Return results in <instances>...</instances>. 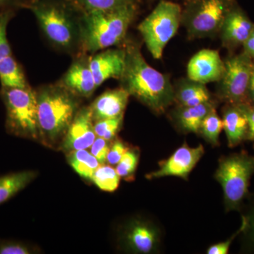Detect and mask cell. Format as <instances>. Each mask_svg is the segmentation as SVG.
Instances as JSON below:
<instances>
[{"instance_id": "cell-40", "label": "cell", "mask_w": 254, "mask_h": 254, "mask_svg": "<svg viewBox=\"0 0 254 254\" xmlns=\"http://www.w3.org/2000/svg\"><path fill=\"white\" fill-rule=\"evenodd\" d=\"M186 1H188V0H186Z\"/></svg>"}, {"instance_id": "cell-27", "label": "cell", "mask_w": 254, "mask_h": 254, "mask_svg": "<svg viewBox=\"0 0 254 254\" xmlns=\"http://www.w3.org/2000/svg\"><path fill=\"white\" fill-rule=\"evenodd\" d=\"M138 160L139 153L138 150L128 148L115 168L119 176L128 182L134 180Z\"/></svg>"}, {"instance_id": "cell-26", "label": "cell", "mask_w": 254, "mask_h": 254, "mask_svg": "<svg viewBox=\"0 0 254 254\" xmlns=\"http://www.w3.org/2000/svg\"><path fill=\"white\" fill-rule=\"evenodd\" d=\"M81 12L116 9L135 4L136 0H71Z\"/></svg>"}, {"instance_id": "cell-12", "label": "cell", "mask_w": 254, "mask_h": 254, "mask_svg": "<svg viewBox=\"0 0 254 254\" xmlns=\"http://www.w3.org/2000/svg\"><path fill=\"white\" fill-rule=\"evenodd\" d=\"M225 63L218 50L203 49L193 55L187 64V77L206 85L221 79Z\"/></svg>"}, {"instance_id": "cell-37", "label": "cell", "mask_w": 254, "mask_h": 254, "mask_svg": "<svg viewBox=\"0 0 254 254\" xmlns=\"http://www.w3.org/2000/svg\"><path fill=\"white\" fill-rule=\"evenodd\" d=\"M19 9L18 0H0V12L6 10Z\"/></svg>"}, {"instance_id": "cell-31", "label": "cell", "mask_w": 254, "mask_h": 254, "mask_svg": "<svg viewBox=\"0 0 254 254\" xmlns=\"http://www.w3.org/2000/svg\"><path fill=\"white\" fill-rule=\"evenodd\" d=\"M101 137H96L93 144L90 147V152L101 165H104L107 161V157L110 148V143Z\"/></svg>"}, {"instance_id": "cell-3", "label": "cell", "mask_w": 254, "mask_h": 254, "mask_svg": "<svg viewBox=\"0 0 254 254\" xmlns=\"http://www.w3.org/2000/svg\"><path fill=\"white\" fill-rule=\"evenodd\" d=\"M35 91L40 138L45 144H55L66 134L81 108V98L58 82L44 85Z\"/></svg>"}, {"instance_id": "cell-5", "label": "cell", "mask_w": 254, "mask_h": 254, "mask_svg": "<svg viewBox=\"0 0 254 254\" xmlns=\"http://www.w3.org/2000/svg\"><path fill=\"white\" fill-rule=\"evenodd\" d=\"M0 97L6 109V131L23 138H40L36 91L31 86L1 87Z\"/></svg>"}, {"instance_id": "cell-34", "label": "cell", "mask_w": 254, "mask_h": 254, "mask_svg": "<svg viewBox=\"0 0 254 254\" xmlns=\"http://www.w3.org/2000/svg\"><path fill=\"white\" fill-rule=\"evenodd\" d=\"M246 225L242 234L245 235L247 245L254 250V202L247 215H243Z\"/></svg>"}, {"instance_id": "cell-36", "label": "cell", "mask_w": 254, "mask_h": 254, "mask_svg": "<svg viewBox=\"0 0 254 254\" xmlns=\"http://www.w3.org/2000/svg\"><path fill=\"white\" fill-rule=\"evenodd\" d=\"M244 53H246L254 61V27L250 36L243 45Z\"/></svg>"}, {"instance_id": "cell-32", "label": "cell", "mask_w": 254, "mask_h": 254, "mask_svg": "<svg viewBox=\"0 0 254 254\" xmlns=\"http://www.w3.org/2000/svg\"><path fill=\"white\" fill-rule=\"evenodd\" d=\"M245 221L243 218H242V224L239 230H237L235 234L232 235V236L230 237L228 240L225 241V242H220V243L215 244L210 246V247L207 250L206 253L208 254H228L229 250H230V246L232 245V242L239 235L242 233L245 228Z\"/></svg>"}, {"instance_id": "cell-33", "label": "cell", "mask_w": 254, "mask_h": 254, "mask_svg": "<svg viewBox=\"0 0 254 254\" xmlns=\"http://www.w3.org/2000/svg\"><path fill=\"white\" fill-rule=\"evenodd\" d=\"M128 149V147L123 141L120 139H115L110 145L109 153L107 157V162L112 166L118 165Z\"/></svg>"}, {"instance_id": "cell-39", "label": "cell", "mask_w": 254, "mask_h": 254, "mask_svg": "<svg viewBox=\"0 0 254 254\" xmlns=\"http://www.w3.org/2000/svg\"><path fill=\"white\" fill-rule=\"evenodd\" d=\"M38 0H18V8H27V6Z\"/></svg>"}, {"instance_id": "cell-35", "label": "cell", "mask_w": 254, "mask_h": 254, "mask_svg": "<svg viewBox=\"0 0 254 254\" xmlns=\"http://www.w3.org/2000/svg\"><path fill=\"white\" fill-rule=\"evenodd\" d=\"M245 111L248 121V135L247 140L254 142V106L249 104L241 105Z\"/></svg>"}, {"instance_id": "cell-15", "label": "cell", "mask_w": 254, "mask_h": 254, "mask_svg": "<svg viewBox=\"0 0 254 254\" xmlns=\"http://www.w3.org/2000/svg\"><path fill=\"white\" fill-rule=\"evenodd\" d=\"M254 27V23L250 17L238 5H235L227 15L219 32L222 46L230 50L243 46Z\"/></svg>"}, {"instance_id": "cell-7", "label": "cell", "mask_w": 254, "mask_h": 254, "mask_svg": "<svg viewBox=\"0 0 254 254\" xmlns=\"http://www.w3.org/2000/svg\"><path fill=\"white\" fill-rule=\"evenodd\" d=\"M182 11L177 3L162 0L138 25V31L154 59H161L165 47L176 35L181 25Z\"/></svg>"}, {"instance_id": "cell-20", "label": "cell", "mask_w": 254, "mask_h": 254, "mask_svg": "<svg viewBox=\"0 0 254 254\" xmlns=\"http://www.w3.org/2000/svg\"><path fill=\"white\" fill-rule=\"evenodd\" d=\"M215 108V103L213 100L195 106H177L173 117L177 126L182 131L186 133H198L203 119Z\"/></svg>"}, {"instance_id": "cell-11", "label": "cell", "mask_w": 254, "mask_h": 254, "mask_svg": "<svg viewBox=\"0 0 254 254\" xmlns=\"http://www.w3.org/2000/svg\"><path fill=\"white\" fill-rule=\"evenodd\" d=\"M58 82L78 98H90L97 89L90 66V55L80 53L73 57L67 71Z\"/></svg>"}, {"instance_id": "cell-2", "label": "cell", "mask_w": 254, "mask_h": 254, "mask_svg": "<svg viewBox=\"0 0 254 254\" xmlns=\"http://www.w3.org/2000/svg\"><path fill=\"white\" fill-rule=\"evenodd\" d=\"M26 9L55 49L73 57L82 53V12L71 0H38Z\"/></svg>"}, {"instance_id": "cell-10", "label": "cell", "mask_w": 254, "mask_h": 254, "mask_svg": "<svg viewBox=\"0 0 254 254\" xmlns=\"http://www.w3.org/2000/svg\"><path fill=\"white\" fill-rule=\"evenodd\" d=\"M204 154L202 145L190 147L184 143L166 160L159 164L160 168L146 175L148 180H155L165 177H177L187 180L200 158Z\"/></svg>"}, {"instance_id": "cell-30", "label": "cell", "mask_w": 254, "mask_h": 254, "mask_svg": "<svg viewBox=\"0 0 254 254\" xmlns=\"http://www.w3.org/2000/svg\"><path fill=\"white\" fill-rule=\"evenodd\" d=\"M33 250L30 246L14 240H0V254H29Z\"/></svg>"}, {"instance_id": "cell-25", "label": "cell", "mask_w": 254, "mask_h": 254, "mask_svg": "<svg viewBox=\"0 0 254 254\" xmlns=\"http://www.w3.org/2000/svg\"><path fill=\"white\" fill-rule=\"evenodd\" d=\"M120 179L121 177L119 176L116 169L112 165H101L95 172L91 181L100 190L113 192L118 190Z\"/></svg>"}, {"instance_id": "cell-17", "label": "cell", "mask_w": 254, "mask_h": 254, "mask_svg": "<svg viewBox=\"0 0 254 254\" xmlns=\"http://www.w3.org/2000/svg\"><path fill=\"white\" fill-rule=\"evenodd\" d=\"M125 242L132 252L139 254L153 253L160 242L158 229L146 222H131L125 232Z\"/></svg>"}, {"instance_id": "cell-24", "label": "cell", "mask_w": 254, "mask_h": 254, "mask_svg": "<svg viewBox=\"0 0 254 254\" xmlns=\"http://www.w3.org/2000/svg\"><path fill=\"white\" fill-rule=\"evenodd\" d=\"M222 130L223 123L222 118L219 117L215 108L203 119L200 124L198 133L203 136L205 141L215 146L219 144V137Z\"/></svg>"}, {"instance_id": "cell-4", "label": "cell", "mask_w": 254, "mask_h": 254, "mask_svg": "<svg viewBox=\"0 0 254 254\" xmlns=\"http://www.w3.org/2000/svg\"><path fill=\"white\" fill-rule=\"evenodd\" d=\"M137 14V5L82 12L81 52L93 55L123 44Z\"/></svg>"}, {"instance_id": "cell-21", "label": "cell", "mask_w": 254, "mask_h": 254, "mask_svg": "<svg viewBox=\"0 0 254 254\" xmlns=\"http://www.w3.org/2000/svg\"><path fill=\"white\" fill-rule=\"evenodd\" d=\"M37 176L34 171L16 172L0 176V205L11 199Z\"/></svg>"}, {"instance_id": "cell-1", "label": "cell", "mask_w": 254, "mask_h": 254, "mask_svg": "<svg viewBox=\"0 0 254 254\" xmlns=\"http://www.w3.org/2000/svg\"><path fill=\"white\" fill-rule=\"evenodd\" d=\"M125 68L120 86L152 112L161 115L174 103V86L168 75L152 67L145 61L141 48L135 42L125 39Z\"/></svg>"}, {"instance_id": "cell-22", "label": "cell", "mask_w": 254, "mask_h": 254, "mask_svg": "<svg viewBox=\"0 0 254 254\" xmlns=\"http://www.w3.org/2000/svg\"><path fill=\"white\" fill-rule=\"evenodd\" d=\"M0 83L6 88H27L28 83L22 66L14 55L0 62Z\"/></svg>"}, {"instance_id": "cell-14", "label": "cell", "mask_w": 254, "mask_h": 254, "mask_svg": "<svg viewBox=\"0 0 254 254\" xmlns=\"http://www.w3.org/2000/svg\"><path fill=\"white\" fill-rule=\"evenodd\" d=\"M125 64L123 46L108 48L90 55V66L97 88L110 78L120 80Z\"/></svg>"}, {"instance_id": "cell-19", "label": "cell", "mask_w": 254, "mask_h": 254, "mask_svg": "<svg viewBox=\"0 0 254 254\" xmlns=\"http://www.w3.org/2000/svg\"><path fill=\"white\" fill-rule=\"evenodd\" d=\"M174 103L177 106L190 107L212 100L211 95L205 84L188 77L182 78L174 86Z\"/></svg>"}, {"instance_id": "cell-13", "label": "cell", "mask_w": 254, "mask_h": 254, "mask_svg": "<svg viewBox=\"0 0 254 254\" xmlns=\"http://www.w3.org/2000/svg\"><path fill=\"white\" fill-rule=\"evenodd\" d=\"M96 137L90 107H81L64 136L62 148L68 153L88 149Z\"/></svg>"}, {"instance_id": "cell-6", "label": "cell", "mask_w": 254, "mask_h": 254, "mask_svg": "<svg viewBox=\"0 0 254 254\" xmlns=\"http://www.w3.org/2000/svg\"><path fill=\"white\" fill-rule=\"evenodd\" d=\"M254 174V156L245 152L224 157L219 161L215 178L221 185L227 212L240 210L249 196Z\"/></svg>"}, {"instance_id": "cell-29", "label": "cell", "mask_w": 254, "mask_h": 254, "mask_svg": "<svg viewBox=\"0 0 254 254\" xmlns=\"http://www.w3.org/2000/svg\"><path fill=\"white\" fill-rule=\"evenodd\" d=\"M16 11L9 9L0 12V62L13 55L7 38V28Z\"/></svg>"}, {"instance_id": "cell-38", "label": "cell", "mask_w": 254, "mask_h": 254, "mask_svg": "<svg viewBox=\"0 0 254 254\" xmlns=\"http://www.w3.org/2000/svg\"><path fill=\"white\" fill-rule=\"evenodd\" d=\"M248 103L249 105L254 106V63L252 66V74H251L250 85H249Z\"/></svg>"}, {"instance_id": "cell-23", "label": "cell", "mask_w": 254, "mask_h": 254, "mask_svg": "<svg viewBox=\"0 0 254 254\" xmlns=\"http://www.w3.org/2000/svg\"><path fill=\"white\" fill-rule=\"evenodd\" d=\"M68 162L80 177L88 180H92L95 172L101 165L87 149L69 152Z\"/></svg>"}, {"instance_id": "cell-9", "label": "cell", "mask_w": 254, "mask_h": 254, "mask_svg": "<svg viewBox=\"0 0 254 254\" xmlns=\"http://www.w3.org/2000/svg\"><path fill=\"white\" fill-rule=\"evenodd\" d=\"M224 63L225 71L217 88L219 99L226 104H249V85L254 60L243 52L230 55Z\"/></svg>"}, {"instance_id": "cell-8", "label": "cell", "mask_w": 254, "mask_h": 254, "mask_svg": "<svg viewBox=\"0 0 254 254\" xmlns=\"http://www.w3.org/2000/svg\"><path fill=\"white\" fill-rule=\"evenodd\" d=\"M236 0H188L182 11L181 25L190 39L219 34L222 23Z\"/></svg>"}, {"instance_id": "cell-28", "label": "cell", "mask_w": 254, "mask_h": 254, "mask_svg": "<svg viewBox=\"0 0 254 254\" xmlns=\"http://www.w3.org/2000/svg\"><path fill=\"white\" fill-rule=\"evenodd\" d=\"M124 121V115L118 118L105 119L93 122L94 131L97 137H101L107 141L115 139Z\"/></svg>"}, {"instance_id": "cell-16", "label": "cell", "mask_w": 254, "mask_h": 254, "mask_svg": "<svg viewBox=\"0 0 254 254\" xmlns=\"http://www.w3.org/2000/svg\"><path fill=\"white\" fill-rule=\"evenodd\" d=\"M129 97L121 86L102 93L89 106L93 122L123 116Z\"/></svg>"}, {"instance_id": "cell-18", "label": "cell", "mask_w": 254, "mask_h": 254, "mask_svg": "<svg viewBox=\"0 0 254 254\" xmlns=\"http://www.w3.org/2000/svg\"><path fill=\"white\" fill-rule=\"evenodd\" d=\"M222 120L229 147L234 148L247 140L248 121L241 105L226 104Z\"/></svg>"}]
</instances>
